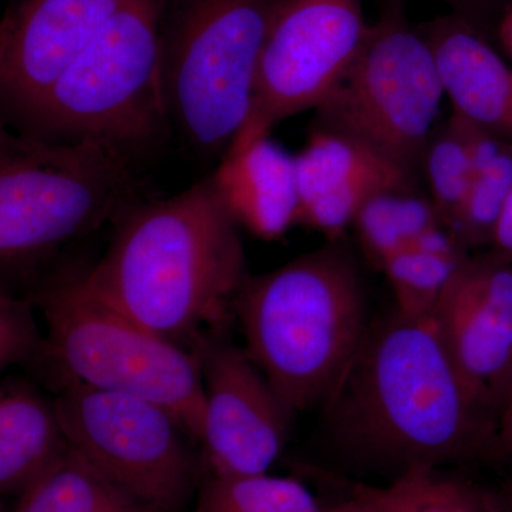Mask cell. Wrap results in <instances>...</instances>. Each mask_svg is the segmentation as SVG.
I'll use <instances>...</instances> for the list:
<instances>
[{"mask_svg":"<svg viewBox=\"0 0 512 512\" xmlns=\"http://www.w3.org/2000/svg\"><path fill=\"white\" fill-rule=\"evenodd\" d=\"M320 409L329 450L353 470L392 481L478 460L503 444L500 419L464 383L434 319L396 309L370 322L348 372Z\"/></svg>","mask_w":512,"mask_h":512,"instance_id":"1","label":"cell"},{"mask_svg":"<svg viewBox=\"0 0 512 512\" xmlns=\"http://www.w3.org/2000/svg\"><path fill=\"white\" fill-rule=\"evenodd\" d=\"M113 228L97 264L73 278L80 289L191 352L204 336L228 333L249 272L211 174L140 202Z\"/></svg>","mask_w":512,"mask_h":512,"instance_id":"2","label":"cell"},{"mask_svg":"<svg viewBox=\"0 0 512 512\" xmlns=\"http://www.w3.org/2000/svg\"><path fill=\"white\" fill-rule=\"evenodd\" d=\"M234 313L244 349L295 413L328 402L372 322L343 239L274 271L249 274Z\"/></svg>","mask_w":512,"mask_h":512,"instance_id":"3","label":"cell"},{"mask_svg":"<svg viewBox=\"0 0 512 512\" xmlns=\"http://www.w3.org/2000/svg\"><path fill=\"white\" fill-rule=\"evenodd\" d=\"M158 197L136 161L100 141L0 131V268L29 281L64 247Z\"/></svg>","mask_w":512,"mask_h":512,"instance_id":"4","label":"cell"},{"mask_svg":"<svg viewBox=\"0 0 512 512\" xmlns=\"http://www.w3.org/2000/svg\"><path fill=\"white\" fill-rule=\"evenodd\" d=\"M281 0H158L161 90L171 131L200 158L227 154L247 120Z\"/></svg>","mask_w":512,"mask_h":512,"instance_id":"5","label":"cell"},{"mask_svg":"<svg viewBox=\"0 0 512 512\" xmlns=\"http://www.w3.org/2000/svg\"><path fill=\"white\" fill-rule=\"evenodd\" d=\"M55 141L90 138L136 161L171 131L160 77L158 0H131L56 82L6 121Z\"/></svg>","mask_w":512,"mask_h":512,"instance_id":"6","label":"cell"},{"mask_svg":"<svg viewBox=\"0 0 512 512\" xmlns=\"http://www.w3.org/2000/svg\"><path fill=\"white\" fill-rule=\"evenodd\" d=\"M29 296L45 315L47 359L64 383L160 404L200 444L204 384L194 352L84 292L73 278Z\"/></svg>","mask_w":512,"mask_h":512,"instance_id":"7","label":"cell"},{"mask_svg":"<svg viewBox=\"0 0 512 512\" xmlns=\"http://www.w3.org/2000/svg\"><path fill=\"white\" fill-rule=\"evenodd\" d=\"M446 99L433 50L402 3L384 6L313 126L362 141L413 177L423 165Z\"/></svg>","mask_w":512,"mask_h":512,"instance_id":"8","label":"cell"},{"mask_svg":"<svg viewBox=\"0 0 512 512\" xmlns=\"http://www.w3.org/2000/svg\"><path fill=\"white\" fill-rule=\"evenodd\" d=\"M70 446L124 493L180 512L198 487L197 440L160 404L64 383L55 399Z\"/></svg>","mask_w":512,"mask_h":512,"instance_id":"9","label":"cell"},{"mask_svg":"<svg viewBox=\"0 0 512 512\" xmlns=\"http://www.w3.org/2000/svg\"><path fill=\"white\" fill-rule=\"evenodd\" d=\"M370 25L363 0H281L259 59L251 109L232 143L318 109L355 63Z\"/></svg>","mask_w":512,"mask_h":512,"instance_id":"10","label":"cell"},{"mask_svg":"<svg viewBox=\"0 0 512 512\" xmlns=\"http://www.w3.org/2000/svg\"><path fill=\"white\" fill-rule=\"evenodd\" d=\"M192 352L204 384L200 446L208 474L268 473L284 453L295 412L228 333L204 336Z\"/></svg>","mask_w":512,"mask_h":512,"instance_id":"11","label":"cell"},{"mask_svg":"<svg viewBox=\"0 0 512 512\" xmlns=\"http://www.w3.org/2000/svg\"><path fill=\"white\" fill-rule=\"evenodd\" d=\"M433 319L470 392L500 419L512 386V261L491 249L468 256Z\"/></svg>","mask_w":512,"mask_h":512,"instance_id":"12","label":"cell"},{"mask_svg":"<svg viewBox=\"0 0 512 512\" xmlns=\"http://www.w3.org/2000/svg\"><path fill=\"white\" fill-rule=\"evenodd\" d=\"M131 0H9L0 23L3 123L15 117Z\"/></svg>","mask_w":512,"mask_h":512,"instance_id":"13","label":"cell"},{"mask_svg":"<svg viewBox=\"0 0 512 512\" xmlns=\"http://www.w3.org/2000/svg\"><path fill=\"white\" fill-rule=\"evenodd\" d=\"M298 225L340 241L362 208L379 192L413 188V177L356 138L312 126L295 156Z\"/></svg>","mask_w":512,"mask_h":512,"instance_id":"14","label":"cell"},{"mask_svg":"<svg viewBox=\"0 0 512 512\" xmlns=\"http://www.w3.org/2000/svg\"><path fill=\"white\" fill-rule=\"evenodd\" d=\"M420 32L436 57L453 113L512 143V67L453 13Z\"/></svg>","mask_w":512,"mask_h":512,"instance_id":"15","label":"cell"},{"mask_svg":"<svg viewBox=\"0 0 512 512\" xmlns=\"http://www.w3.org/2000/svg\"><path fill=\"white\" fill-rule=\"evenodd\" d=\"M212 180L239 228L264 241H278L298 225L295 156L271 133L232 143Z\"/></svg>","mask_w":512,"mask_h":512,"instance_id":"16","label":"cell"},{"mask_svg":"<svg viewBox=\"0 0 512 512\" xmlns=\"http://www.w3.org/2000/svg\"><path fill=\"white\" fill-rule=\"evenodd\" d=\"M70 448L55 400L23 382L0 392V490L22 495Z\"/></svg>","mask_w":512,"mask_h":512,"instance_id":"17","label":"cell"},{"mask_svg":"<svg viewBox=\"0 0 512 512\" xmlns=\"http://www.w3.org/2000/svg\"><path fill=\"white\" fill-rule=\"evenodd\" d=\"M15 512H158L124 493L72 446L19 497Z\"/></svg>","mask_w":512,"mask_h":512,"instance_id":"18","label":"cell"},{"mask_svg":"<svg viewBox=\"0 0 512 512\" xmlns=\"http://www.w3.org/2000/svg\"><path fill=\"white\" fill-rule=\"evenodd\" d=\"M443 224L430 198L413 188H392L366 202L353 229L367 261L382 268L390 256L409 248L434 225Z\"/></svg>","mask_w":512,"mask_h":512,"instance_id":"19","label":"cell"},{"mask_svg":"<svg viewBox=\"0 0 512 512\" xmlns=\"http://www.w3.org/2000/svg\"><path fill=\"white\" fill-rule=\"evenodd\" d=\"M318 498L292 477L264 474L208 477L198 485L194 512H319Z\"/></svg>","mask_w":512,"mask_h":512,"instance_id":"20","label":"cell"},{"mask_svg":"<svg viewBox=\"0 0 512 512\" xmlns=\"http://www.w3.org/2000/svg\"><path fill=\"white\" fill-rule=\"evenodd\" d=\"M466 256L433 254L406 248L390 256L380 271L394 296V309L416 319H433Z\"/></svg>","mask_w":512,"mask_h":512,"instance_id":"21","label":"cell"},{"mask_svg":"<svg viewBox=\"0 0 512 512\" xmlns=\"http://www.w3.org/2000/svg\"><path fill=\"white\" fill-rule=\"evenodd\" d=\"M421 168L426 173L431 204L441 222L451 229L474 178L466 141L451 117L446 127L437 128L431 136Z\"/></svg>","mask_w":512,"mask_h":512,"instance_id":"22","label":"cell"},{"mask_svg":"<svg viewBox=\"0 0 512 512\" xmlns=\"http://www.w3.org/2000/svg\"><path fill=\"white\" fill-rule=\"evenodd\" d=\"M512 192V143L474 175L451 231L470 249L491 247L495 227Z\"/></svg>","mask_w":512,"mask_h":512,"instance_id":"23","label":"cell"},{"mask_svg":"<svg viewBox=\"0 0 512 512\" xmlns=\"http://www.w3.org/2000/svg\"><path fill=\"white\" fill-rule=\"evenodd\" d=\"M32 296H18L2 288L0 293V369L47 359V338H43L35 316Z\"/></svg>","mask_w":512,"mask_h":512,"instance_id":"24","label":"cell"},{"mask_svg":"<svg viewBox=\"0 0 512 512\" xmlns=\"http://www.w3.org/2000/svg\"><path fill=\"white\" fill-rule=\"evenodd\" d=\"M387 488L362 487L355 494L338 504L330 505L319 512H386Z\"/></svg>","mask_w":512,"mask_h":512,"instance_id":"25","label":"cell"},{"mask_svg":"<svg viewBox=\"0 0 512 512\" xmlns=\"http://www.w3.org/2000/svg\"><path fill=\"white\" fill-rule=\"evenodd\" d=\"M454 10L453 15L460 16L477 29V23L495 10L512 8V0H440Z\"/></svg>","mask_w":512,"mask_h":512,"instance_id":"26","label":"cell"},{"mask_svg":"<svg viewBox=\"0 0 512 512\" xmlns=\"http://www.w3.org/2000/svg\"><path fill=\"white\" fill-rule=\"evenodd\" d=\"M490 249L512 261V192L495 227Z\"/></svg>","mask_w":512,"mask_h":512,"instance_id":"27","label":"cell"},{"mask_svg":"<svg viewBox=\"0 0 512 512\" xmlns=\"http://www.w3.org/2000/svg\"><path fill=\"white\" fill-rule=\"evenodd\" d=\"M498 39L512 62V8L501 16L500 23H498Z\"/></svg>","mask_w":512,"mask_h":512,"instance_id":"28","label":"cell"},{"mask_svg":"<svg viewBox=\"0 0 512 512\" xmlns=\"http://www.w3.org/2000/svg\"><path fill=\"white\" fill-rule=\"evenodd\" d=\"M500 436L503 446L512 454V404H507L501 412Z\"/></svg>","mask_w":512,"mask_h":512,"instance_id":"29","label":"cell"},{"mask_svg":"<svg viewBox=\"0 0 512 512\" xmlns=\"http://www.w3.org/2000/svg\"><path fill=\"white\" fill-rule=\"evenodd\" d=\"M507 404H512V386H511L510 394H508V397H507V402H505V404H504V407L507 406ZM500 416H501V414H500Z\"/></svg>","mask_w":512,"mask_h":512,"instance_id":"30","label":"cell"},{"mask_svg":"<svg viewBox=\"0 0 512 512\" xmlns=\"http://www.w3.org/2000/svg\"><path fill=\"white\" fill-rule=\"evenodd\" d=\"M508 512H512V510H511V511H508Z\"/></svg>","mask_w":512,"mask_h":512,"instance_id":"31","label":"cell"}]
</instances>
